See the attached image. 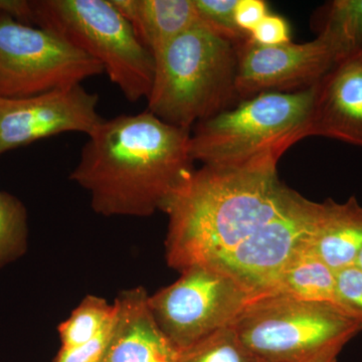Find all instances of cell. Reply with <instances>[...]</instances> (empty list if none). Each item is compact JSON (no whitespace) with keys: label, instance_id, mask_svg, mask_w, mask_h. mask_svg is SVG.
Here are the masks:
<instances>
[{"label":"cell","instance_id":"obj_17","mask_svg":"<svg viewBox=\"0 0 362 362\" xmlns=\"http://www.w3.org/2000/svg\"><path fill=\"white\" fill-rule=\"evenodd\" d=\"M114 304L103 298L88 295L71 316L59 324V333L63 350L74 349L97 337L110 325Z\"/></svg>","mask_w":362,"mask_h":362},{"label":"cell","instance_id":"obj_10","mask_svg":"<svg viewBox=\"0 0 362 362\" xmlns=\"http://www.w3.org/2000/svg\"><path fill=\"white\" fill-rule=\"evenodd\" d=\"M98 104L96 93L82 85L18 99L0 97V156L65 133L89 136L105 120Z\"/></svg>","mask_w":362,"mask_h":362},{"label":"cell","instance_id":"obj_13","mask_svg":"<svg viewBox=\"0 0 362 362\" xmlns=\"http://www.w3.org/2000/svg\"><path fill=\"white\" fill-rule=\"evenodd\" d=\"M152 56L181 33L202 25L194 0H112Z\"/></svg>","mask_w":362,"mask_h":362},{"label":"cell","instance_id":"obj_8","mask_svg":"<svg viewBox=\"0 0 362 362\" xmlns=\"http://www.w3.org/2000/svg\"><path fill=\"white\" fill-rule=\"evenodd\" d=\"M251 295L223 274L202 267L180 272L173 284L150 296L152 315L180 351L230 327Z\"/></svg>","mask_w":362,"mask_h":362},{"label":"cell","instance_id":"obj_27","mask_svg":"<svg viewBox=\"0 0 362 362\" xmlns=\"http://www.w3.org/2000/svg\"><path fill=\"white\" fill-rule=\"evenodd\" d=\"M359 54V56L362 57V49H361V52H359V54Z\"/></svg>","mask_w":362,"mask_h":362},{"label":"cell","instance_id":"obj_24","mask_svg":"<svg viewBox=\"0 0 362 362\" xmlns=\"http://www.w3.org/2000/svg\"><path fill=\"white\" fill-rule=\"evenodd\" d=\"M268 13V6L263 0H238L235 7V23L243 32L250 35Z\"/></svg>","mask_w":362,"mask_h":362},{"label":"cell","instance_id":"obj_22","mask_svg":"<svg viewBox=\"0 0 362 362\" xmlns=\"http://www.w3.org/2000/svg\"><path fill=\"white\" fill-rule=\"evenodd\" d=\"M288 21L282 16L269 13L254 30L250 40L263 47H274L291 42V32Z\"/></svg>","mask_w":362,"mask_h":362},{"label":"cell","instance_id":"obj_12","mask_svg":"<svg viewBox=\"0 0 362 362\" xmlns=\"http://www.w3.org/2000/svg\"><path fill=\"white\" fill-rule=\"evenodd\" d=\"M309 136L362 147V57L335 66L315 86Z\"/></svg>","mask_w":362,"mask_h":362},{"label":"cell","instance_id":"obj_25","mask_svg":"<svg viewBox=\"0 0 362 362\" xmlns=\"http://www.w3.org/2000/svg\"><path fill=\"white\" fill-rule=\"evenodd\" d=\"M344 343H338V344L331 345L327 349L320 350L310 356L305 357L300 361L294 362H337V357L345 346Z\"/></svg>","mask_w":362,"mask_h":362},{"label":"cell","instance_id":"obj_5","mask_svg":"<svg viewBox=\"0 0 362 362\" xmlns=\"http://www.w3.org/2000/svg\"><path fill=\"white\" fill-rule=\"evenodd\" d=\"M30 25L56 33L96 59L131 102L149 96L154 58L112 0H32Z\"/></svg>","mask_w":362,"mask_h":362},{"label":"cell","instance_id":"obj_19","mask_svg":"<svg viewBox=\"0 0 362 362\" xmlns=\"http://www.w3.org/2000/svg\"><path fill=\"white\" fill-rule=\"evenodd\" d=\"M176 362H261L243 344L232 326L180 351Z\"/></svg>","mask_w":362,"mask_h":362},{"label":"cell","instance_id":"obj_2","mask_svg":"<svg viewBox=\"0 0 362 362\" xmlns=\"http://www.w3.org/2000/svg\"><path fill=\"white\" fill-rule=\"evenodd\" d=\"M190 137L149 111L105 119L88 136L71 180L89 192L98 214L152 216L195 170Z\"/></svg>","mask_w":362,"mask_h":362},{"label":"cell","instance_id":"obj_1","mask_svg":"<svg viewBox=\"0 0 362 362\" xmlns=\"http://www.w3.org/2000/svg\"><path fill=\"white\" fill-rule=\"evenodd\" d=\"M328 207L329 199L309 201L285 185L277 165H202L164 207L168 266L218 272L252 299L275 294L286 267L313 244Z\"/></svg>","mask_w":362,"mask_h":362},{"label":"cell","instance_id":"obj_16","mask_svg":"<svg viewBox=\"0 0 362 362\" xmlns=\"http://www.w3.org/2000/svg\"><path fill=\"white\" fill-rule=\"evenodd\" d=\"M319 33L334 45L342 62L362 49V0H334L323 11Z\"/></svg>","mask_w":362,"mask_h":362},{"label":"cell","instance_id":"obj_9","mask_svg":"<svg viewBox=\"0 0 362 362\" xmlns=\"http://www.w3.org/2000/svg\"><path fill=\"white\" fill-rule=\"evenodd\" d=\"M342 59L327 37L304 44L263 47L247 40L238 47L235 90L240 100L263 93H295L318 84Z\"/></svg>","mask_w":362,"mask_h":362},{"label":"cell","instance_id":"obj_14","mask_svg":"<svg viewBox=\"0 0 362 362\" xmlns=\"http://www.w3.org/2000/svg\"><path fill=\"white\" fill-rule=\"evenodd\" d=\"M311 247L334 272L356 265L362 250V206L356 197L343 204L329 199L325 220Z\"/></svg>","mask_w":362,"mask_h":362},{"label":"cell","instance_id":"obj_26","mask_svg":"<svg viewBox=\"0 0 362 362\" xmlns=\"http://www.w3.org/2000/svg\"><path fill=\"white\" fill-rule=\"evenodd\" d=\"M356 265L362 271V250L361 254H359L358 258H357Z\"/></svg>","mask_w":362,"mask_h":362},{"label":"cell","instance_id":"obj_4","mask_svg":"<svg viewBox=\"0 0 362 362\" xmlns=\"http://www.w3.org/2000/svg\"><path fill=\"white\" fill-rule=\"evenodd\" d=\"M314 95L315 86L240 100L235 108L195 125L192 159L221 168L277 165L288 149L308 137Z\"/></svg>","mask_w":362,"mask_h":362},{"label":"cell","instance_id":"obj_11","mask_svg":"<svg viewBox=\"0 0 362 362\" xmlns=\"http://www.w3.org/2000/svg\"><path fill=\"white\" fill-rule=\"evenodd\" d=\"M142 287L121 292L114 301L108 344L100 362H176L180 350L152 315Z\"/></svg>","mask_w":362,"mask_h":362},{"label":"cell","instance_id":"obj_15","mask_svg":"<svg viewBox=\"0 0 362 362\" xmlns=\"http://www.w3.org/2000/svg\"><path fill=\"white\" fill-rule=\"evenodd\" d=\"M276 293L304 301L337 305L335 272L311 247H307L286 267Z\"/></svg>","mask_w":362,"mask_h":362},{"label":"cell","instance_id":"obj_20","mask_svg":"<svg viewBox=\"0 0 362 362\" xmlns=\"http://www.w3.org/2000/svg\"><path fill=\"white\" fill-rule=\"evenodd\" d=\"M238 0H194L202 25L230 40L239 47L250 39L235 21V7Z\"/></svg>","mask_w":362,"mask_h":362},{"label":"cell","instance_id":"obj_6","mask_svg":"<svg viewBox=\"0 0 362 362\" xmlns=\"http://www.w3.org/2000/svg\"><path fill=\"white\" fill-rule=\"evenodd\" d=\"M232 328L259 361L294 362L347 344L361 332L362 322L337 305L275 293L251 300Z\"/></svg>","mask_w":362,"mask_h":362},{"label":"cell","instance_id":"obj_18","mask_svg":"<svg viewBox=\"0 0 362 362\" xmlns=\"http://www.w3.org/2000/svg\"><path fill=\"white\" fill-rule=\"evenodd\" d=\"M28 247V214L13 195L0 190V267L25 254Z\"/></svg>","mask_w":362,"mask_h":362},{"label":"cell","instance_id":"obj_21","mask_svg":"<svg viewBox=\"0 0 362 362\" xmlns=\"http://www.w3.org/2000/svg\"><path fill=\"white\" fill-rule=\"evenodd\" d=\"M337 306L362 322V271L356 265L335 272Z\"/></svg>","mask_w":362,"mask_h":362},{"label":"cell","instance_id":"obj_3","mask_svg":"<svg viewBox=\"0 0 362 362\" xmlns=\"http://www.w3.org/2000/svg\"><path fill=\"white\" fill-rule=\"evenodd\" d=\"M153 58L147 111L163 122L192 131L239 99L238 47L204 25L181 33Z\"/></svg>","mask_w":362,"mask_h":362},{"label":"cell","instance_id":"obj_23","mask_svg":"<svg viewBox=\"0 0 362 362\" xmlns=\"http://www.w3.org/2000/svg\"><path fill=\"white\" fill-rule=\"evenodd\" d=\"M114 317V316H113ZM113 321V319H112ZM102 331L97 337L90 341L74 347V349H61L56 362H100L108 344L111 325Z\"/></svg>","mask_w":362,"mask_h":362},{"label":"cell","instance_id":"obj_7","mask_svg":"<svg viewBox=\"0 0 362 362\" xmlns=\"http://www.w3.org/2000/svg\"><path fill=\"white\" fill-rule=\"evenodd\" d=\"M21 6V0H0V97L35 96L104 73L56 33L16 20Z\"/></svg>","mask_w":362,"mask_h":362}]
</instances>
